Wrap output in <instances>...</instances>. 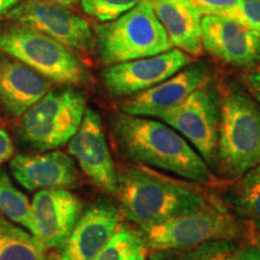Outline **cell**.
I'll return each instance as SVG.
<instances>
[{
    "mask_svg": "<svg viewBox=\"0 0 260 260\" xmlns=\"http://www.w3.org/2000/svg\"><path fill=\"white\" fill-rule=\"evenodd\" d=\"M110 129L119 153L136 165L169 172L194 183L217 182L193 146L167 123L118 111L111 115Z\"/></svg>",
    "mask_w": 260,
    "mask_h": 260,
    "instance_id": "obj_1",
    "label": "cell"
},
{
    "mask_svg": "<svg viewBox=\"0 0 260 260\" xmlns=\"http://www.w3.org/2000/svg\"><path fill=\"white\" fill-rule=\"evenodd\" d=\"M116 195L125 218L139 228L198 212L213 204L191 184L141 165L126 167L118 174Z\"/></svg>",
    "mask_w": 260,
    "mask_h": 260,
    "instance_id": "obj_2",
    "label": "cell"
},
{
    "mask_svg": "<svg viewBox=\"0 0 260 260\" xmlns=\"http://www.w3.org/2000/svg\"><path fill=\"white\" fill-rule=\"evenodd\" d=\"M217 87L220 123L216 171L235 181L260 165V105L236 81L223 80Z\"/></svg>",
    "mask_w": 260,
    "mask_h": 260,
    "instance_id": "obj_3",
    "label": "cell"
},
{
    "mask_svg": "<svg viewBox=\"0 0 260 260\" xmlns=\"http://www.w3.org/2000/svg\"><path fill=\"white\" fill-rule=\"evenodd\" d=\"M94 50L106 67L170 51L167 32L147 0L93 29Z\"/></svg>",
    "mask_w": 260,
    "mask_h": 260,
    "instance_id": "obj_4",
    "label": "cell"
},
{
    "mask_svg": "<svg viewBox=\"0 0 260 260\" xmlns=\"http://www.w3.org/2000/svg\"><path fill=\"white\" fill-rule=\"evenodd\" d=\"M0 51L53 83L77 87L89 79L86 64L75 50L21 23H0Z\"/></svg>",
    "mask_w": 260,
    "mask_h": 260,
    "instance_id": "obj_5",
    "label": "cell"
},
{
    "mask_svg": "<svg viewBox=\"0 0 260 260\" xmlns=\"http://www.w3.org/2000/svg\"><path fill=\"white\" fill-rule=\"evenodd\" d=\"M86 110V95L77 87L51 88L21 116L22 139L40 151L57 149L76 134Z\"/></svg>",
    "mask_w": 260,
    "mask_h": 260,
    "instance_id": "obj_6",
    "label": "cell"
},
{
    "mask_svg": "<svg viewBox=\"0 0 260 260\" xmlns=\"http://www.w3.org/2000/svg\"><path fill=\"white\" fill-rule=\"evenodd\" d=\"M139 229L148 252L191 248L214 240H234L240 234L233 213L217 204Z\"/></svg>",
    "mask_w": 260,
    "mask_h": 260,
    "instance_id": "obj_7",
    "label": "cell"
},
{
    "mask_svg": "<svg viewBox=\"0 0 260 260\" xmlns=\"http://www.w3.org/2000/svg\"><path fill=\"white\" fill-rule=\"evenodd\" d=\"M157 119L176 130L193 146L211 170H217L220 99L213 77Z\"/></svg>",
    "mask_w": 260,
    "mask_h": 260,
    "instance_id": "obj_8",
    "label": "cell"
},
{
    "mask_svg": "<svg viewBox=\"0 0 260 260\" xmlns=\"http://www.w3.org/2000/svg\"><path fill=\"white\" fill-rule=\"evenodd\" d=\"M4 18L35 29L75 51L94 50L93 29L69 8L44 0H19Z\"/></svg>",
    "mask_w": 260,
    "mask_h": 260,
    "instance_id": "obj_9",
    "label": "cell"
},
{
    "mask_svg": "<svg viewBox=\"0 0 260 260\" xmlns=\"http://www.w3.org/2000/svg\"><path fill=\"white\" fill-rule=\"evenodd\" d=\"M193 61V57L178 48L164 53L139 58L106 67L102 81L107 93L129 98L157 86Z\"/></svg>",
    "mask_w": 260,
    "mask_h": 260,
    "instance_id": "obj_10",
    "label": "cell"
},
{
    "mask_svg": "<svg viewBox=\"0 0 260 260\" xmlns=\"http://www.w3.org/2000/svg\"><path fill=\"white\" fill-rule=\"evenodd\" d=\"M68 144L70 155L93 183L106 193L116 195L118 172L107 145L102 117L95 110L87 107L79 130Z\"/></svg>",
    "mask_w": 260,
    "mask_h": 260,
    "instance_id": "obj_11",
    "label": "cell"
},
{
    "mask_svg": "<svg viewBox=\"0 0 260 260\" xmlns=\"http://www.w3.org/2000/svg\"><path fill=\"white\" fill-rule=\"evenodd\" d=\"M31 229L45 248H63L82 216V203L64 188L39 190L30 203Z\"/></svg>",
    "mask_w": 260,
    "mask_h": 260,
    "instance_id": "obj_12",
    "label": "cell"
},
{
    "mask_svg": "<svg viewBox=\"0 0 260 260\" xmlns=\"http://www.w3.org/2000/svg\"><path fill=\"white\" fill-rule=\"evenodd\" d=\"M201 44L207 53L232 67L260 63V35L226 16H201Z\"/></svg>",
    "mask_w": 260,
    "mask_h": 260,
    "instance_id": "obj_13",
    "label": "cell"
},
{
    "mask_svg": "<svg viewBox=\"0 0 260 260\" xmlns=\"http://www.w3.org/2000/svg\"><path fill=\"white\" fill-rule=\"evenodd\" d=\"M211 77V68L206 61H191L157 86L125 98L119 105V111L133 116L158 118L162 112L187 99Z\"/></svg>",
    "mask_w": 260,
    "mask_h": 260,
    "instance_id": "obj_14",
    "label": "cell"
},
{
    "mask_svg": "<svg viewBox=\"0 0 260 260\" xmlns=\"http://www.w3.org/2000/svg\"><path fill=\"white\" fill-rule=\"evenodd\" d=\"M12 176L29 191L73 187L77 171L70 155L57 151L40 154H19L10 161Z\"/></svg>",
    "mask_w": 260,
    "mask_h": 260,
    "instance_id": "obj_15",
    "label": "cell"
},
{
    "mask_svg": "<svg viewBox=\"0 0 260 260\" xmlns=\"http://www.w3.org/2000/svg\"><path fill=\"white\" fill-rule=\"evenodd\" d=\"M119 220L118 211L111 205H94L80 217L59 260H94L115 235Z\"/></svg>",
    "mask_w": 260,
    "mask_h": 260,
    "instance_id": "obj_16",
    "label": "cell"
},
{
    "mask_svg": "<svg viewBox=\"0 0 260 260\" xmlns=\"http://www.w3.org/2000/svg\"><path fill=\"white\" fill-rule=\"evenodd\" d=\"M53 82L0 51V104L9 116L21 117L52 88Z\"/></svg>",
    "mask_w": 260,
    "mask_h": 260,
    "instance_id": "obj_17",
    "label": "cell"
},
{
    "mask_svg": "<svg viewBox=\"0 0 260 260\" xmlns=\"http://www.w3.org/2000/svg\"><path fill=\"white\" fill-rule=\"evenodd\" d=\"M172 47L190 57L203 53L201 14L189 0H147Z\"/></svg>",
    "mask_w": 260,
    "mask_h": 260,
    "instance_id": "obj_18",
    "label": "cell"
},
{
    "mask_svg": "<svg viewBox=\"0 0 260 260\" xmlns=\"http://www.w3.org/2000/svg\"><path fill=\"white\" fill-rule=\"evenodd\" d=\"M235 181L228 201L234 212L260 237V165Z\"/></svg>",
    "mask_w": 260,
    "mask_h": 260,
    "instance_id": "obj_19",
    "label": "cell"
},
{
    "mask_svg": "<svg viewBox=\"0 0 260 260\" xmlns=\"http://www.w3.org/2000/svg\"><path fill=\"white\" fill-rule=\"evenodd\" d=\"M0 260H45V247L31 233L0 214Z\"/></svg>",
    "mask_w": 260,
    "mask_h": 260,
    "instance_id": "obj_20",
    "label": "cell"
},
{
    "mask_svg": "<svg viewBox=\"0 0 260 260\" xmlns=\"http://www.w3.org/2000/svg\"><path fill=\"white\" fill-rule=\"evenodd\" d=\"M240 249L234 240H214L191 248L148 252L147 260H236Z\"/></svg>",
    "mask_w": 260,
    "mask_h": 260,
    "instance_id": "obj_21",
    "label": "cell"
},
{
    "mask_svg": "<svg viewBox=\"0 0 260 260\" xmlns=\"http://www.w3.org/2000/svg\"><path fill=\"white\" fill-rule=\"evenodd\" d=\"M148 249L140 232L119 225L115 235L94 260H147Z\"/></svg>",
    "mask_w": 260,
    "mask_h": 260,
    "instance_id": "obj_22",
    "label": "cell"
},
{
    "mask_svg": "<svg viewBox=\"0 0 260 260\" xmlns=\"http://www.w3.org/2000/svg\"><path fill=\"white\" fill-rule=\"evenodd\" d=\"M0 214L30 232V203L4 170H0Z\"/></svg>",
    "mask_w": 260,
    "mask_h": 260,
    "instance_id": "obj_23",
    "label": "cell"
},
{
    "mask_svg": "<svg viewBox=\"0 0 260 260\" xmlns=\"http://www.w3.org/2000/svg\"><path fill=\"white\" fill-rule=\"evenodd\" d=\"M140 0H80L82 10L99 22H110L133 9Z\"/></svg>",
    "mask_w": 260,
    "mask_h": 260,
    "instance_id": "obj_24",
    "label": "cell"
},
{
    "mask_svg": "<svg viewBox=\"0 0 260 260\" xmlns=\"http://www.w3.org/2000/svg\"><path fill=\"white\" fill-rule=\"evenodd\" d=\"M222 16L235 19L242 27L260 35V0H239Z\"/></svg>",
    "mask_w": 260,
    "mask_h": 260,
    "instance_id": "obj_25",
    "label": "cell"
},
{
    "mask_svg": "<svg viewBox=\"0 0 260 260\" xmlns=\"http://www.w3.org/2000/svg\"><path fill=\"white\" fill-rule=\"evenodd\" d=\"M195 9L204 15H222L232 9L239 0H189Z\"/></svg>",
    "mask_w": 260,
    "mask_h": 260,
    "instance_id": "obj_26",
    "label": "cell"
},
{
    "mask_svg": "<svg viewBox=\"0 0 260 260\" xmlns=\"http://www.w3.org/2000/svg\"><path fill=\"white\" fill-rule=\"evenodd\" d=\"M246 88L260 105V70H252L243 77Z\"/></svg>",
    "mask_w": 260,
    "mask_h": 260,
    "instance_id": "obj_27",
    "label": "cell"
},
{
    "mask_svg": "<svg viewBox=\"0 0 260 260\" xmlns=\"http://www.w3.org/2000/svg\"><path fill=\"white\" fill-rule=\"evenodd\" d=\"M15 147L12 140L4 129L0 128V164L14 157Z\"/></svg>",
    "mask_w": 260,
    "mask_h": 260,
    "instance_id": "obj_28",
    "label": "cell"
},
{
    "mask_svg": "<svg viewBox=\"0 0 260 260\" xmlns=\"http://www.w3.org/2000/svg\"><path fill=\"white\" fill-rule=\"evenodd\" d=\"M236 260H260V246H251L240 249Z\"/></svg>",
    "mask_w": 260,
    "mask_h": 260,
    "instance_id": "obj_29",
    "label": "cell"
},
{
    "mask_svg": "<svg viewBox=\"0 0 260 260\" xmlns=\"http://www.w3.org/2000/svg\"><path fill=\"white\" fill-rule=\"evenodd\" d=\"M19 0H0V18L5 17V15L17 4Z\"/></svg>",
    "mask_w": 260,
    "mask_h": 260,
    "instance_id": "obj_30",
    "label": "cell"
},
{
    "mask_svg": "<svg viewBox=\"0 0 260 260\" xmlns=\"http://www.w3.org/2000/svg\"><path fill=\"white\" fill-rule=\"evenodd\" d=\"M44 2L51 3V4H56L64 6V8H74L80 3V0H44Z\"/></svg>",
    "mask_w": 260,
    "mask_h": 260,
    "instance_id": "obj_31",
    "label": "cell"
},
{
    "mask_svg": "<svg viewBox=\"0 0 260 260\" xmlns=\"http://www.w3.org/2000/svg\"><path fill=\"white\" fill-rule=\"evenodd\" d=\"M0 119H2V110H0Z\"/></svg>",
    "mask_w": 260,
    "mask_h": 260,
    "instance_id": "obj_32",
    "label": "cell"
}]
</instances>
